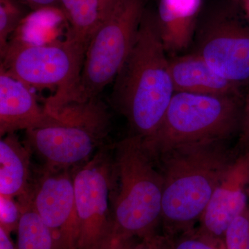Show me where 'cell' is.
I'll use <instances>...</instances> for the list:
<instances>
[{
  "label": "cell",
  "mask_w": 249,
  "mask_h": 249,
  "mask_svg": "<svg viewBox=\"0 0 249 249\" xmlns=\"http://www.w3.org/2000/svg\"><path fill=\"white\" fill-rule=\"evenodd\" d=\"M238 154L227 140L181 144L151 154L163 179L162 234L173 237L197 226Z\"/></svg>",
  "instance_id": "obj_1"
},
{
  "label": "cell",
  "mask_w": 249,
  "mask_h": 249,
  "mask_svg": "<svg viewBox=\"0 0 249 249\" xmlns=\"http://www.w3.org/2000/svg\"><path fill=\"white\" fill-rule=\"evenodd\" d=\"M157 18L144 13L137 39L116 78L113 104L127 119L130 135L151 138L175 91Z\"/></svg>",
  "instance_id": "obj_2"
},
{
  "label": "cell",
  "mask_w": 249,
  "mask_h": 249,
  "mask_svg": "<svg viewBox=\"0 0 249 249\" xmlns=\"http://www.w3.org/2000/svg\"><path fill=\"white\" fill-rule=\"evenodd\" d=\"M113 231L139 240L157 233L163 179L143 139L129 135L113 147Z\"/></svg>",
  "instance_id": "obj_3"
},
{
  "label": "cell",
  "mask_w": 249,
  "mask_h": 249,
  "mask_svg": "<svg viewBox=\"0 0 249 249\" xmlns=\"http://www.w3.org/2000/svg\"><path fill=\"white\" fill-rule=\"evenodd\" d=\"M47 111L40 125L26 131V143L40 157L43 168L75 169L103 147L110 119L98 98L73 101Z\"/></svg>",
  "instance_id": "obj_4"
},
{
  "label": "cell",
  "mask_w": 249,
  "mask_h": 249,
  "mask_svg": "<svg viewBox=\"0 0 249 249\" xmlns=\"http://www.w3.org/2000/svg\"><path fill=\"white\" fill-rule=\"evenodd\" d=\"M87 47L70 35L61 42L42 45L15 39L0 52V67L32 89H53L45 106L55 110L74 101Z\"/></svg>",
  "instance_id": "obj_5"
},
{
  "label": "cell",
  "mask_w": 249,
  "mask_h": 249,
  "mask_svg": "<svg viewBox=\"0 0 249 249\" xmlns=\"http://www.w3.org/2000/svg\"><path fill=\"white\" fill-rule=\"evenodd\" d=\"M243 102L242 96L175 92L160 128L144 143L155 155L181 144L229 141L238 133Z\"/></svg>",
  "instance_id": "obj_6"
},
{
  "label": "cell",
  "mask_w": 249,
  "mask_h": 249,
  "mask_svg": "<svg viewBox=\"0 0 249 249\" xmlns=\"http://www.w3.org/2000/svg\"><path fill=\"white\" fill-rule=\"evenodd\" d=\"M144 13V0H113L93 34L75 101L98 98L115 80L134 45Z\"/></svg>",
  "instance_id": "obj_7"
},
{
  "label": "cell",
  "mask_w": 249,
  "mask_h": 249,
  "mask_svg": "<svg viewBox=\"0 0 249 249\" xmlns=\"http://www.w3.org/2000/svg\"><path fill=\"white\" fill-rule=\"evenodd\" d=\"M103 146L73 169L75 205L79 227L78 249H93L113 232V156Z\"/></svg>",
  "instance_id": "obj_8"
},
{
  "label": "cell",
  "mask_w": 249,
  "mask_h": 249,
  "mask_svg": "<svg viewBox=\"0 0 249 249\" xmlns=\"http://www.w3.org/2000/svg\"><path fill=\"white\" fill-rule=\"evenodd\" d=\"M73 172L42 168L25 196L52 232L55 249H78Z\"/></svg>",
  "instance_id": "obj_9"
},
{
  "label": "cell",
  "mask_w": 249,
  "mask_h": 249,
  "mask_svg": "<svg viewBox=\"0 0 249 249\" xmlns=\"http://www.w3.org/2000/svg\"><path fill=\"white\" fill-rule=\"evenodd\" d=\"M196 53L220 76L242 88L249 86V27L217 19L202 32Z\"/></svg>",
  "instance_id": "obj_10"
},
{
  "label": "cell",
  "mask_w": 249,
  "mask_h": 249,
  "mask_svg": "<svg viewBox=\"0 0 249 249\" xmlns=\"http://www.w3.org/2000/svg\"><path fill=\"white\" fill-rule=\"evenodd\" d=\"M249 152H240L210 199L196 228L204 235L224 242L232 222L249 204Z\"/></svg>",
  "instance_id": "obj_11"
},
{
  "label": "cell",
  "mask_w": 249,
  "mask_h": 249,
  "mask_svg": "<svg viewBox=\"0 0 249 249\" xmlns=\"http://www.w3.org/2000/svg\"><path fill=\"white\" fill-rule=\"evenodd\" d=\"M32 88L0 67V136L27 131L40 125L47 118Z\"/></svg>",
  "instance_id": "obj_12"
},
{
  "label": "cell",
  "mask_w": 249,
  "mask_h": 249,
  "mask_svg": "<svg viewBox=\"0 0 249 249\" xmlns=\"http://www.w3.org/2000/svg\"><path fill=\"white\" fill-rule=\"evenodd\" d=\"M175 92L241 96L240 88L220 76L197 53L170 60Z\"/></svg>",
  "instance_id": "obj_13"
},
{
  "label": "cell",
  "mask_w": 249,
  "mask_h": 249,
  "mask_svg": "<svg viewBox=\"0 0 249 249\" xmlns=\"http://www.w3.org/2000/svg\"><path fill=\"white\" fill-rule=\"evenodd\" d=\"M0 140V196L20 198L27 196L31 186L32 150L15 133Z\"/></svg>",
  "instance_id": "obj_14"
},
{
  "label": "cell",
  "mask_w": 249,
  "mask_h": 249,
  "mask_svg": "<svg viewBox=\"0 0 249 249\" xmlns=\"http://www.w3.org/2000/svg\"><path fill=\"white\" fill-rule=\"evenodd\" d=\"M201 0H160L157 18L167 53L181 52L191 43Z\"/></svg>",
  "instance_id": "obj_15"
},
{
  "label": "cell",
  "mask_w": 249,
  "mask_h": 249,
  "mask_svg": "<svg viewBox=\"0 0 249 249\" xmlns=\"http://www.w3.org/2000/svg\"><path fill=\"white\" fill-rule=\"evenodd\" d=\"M62 14L70 24L68 35L88 46L102 22L107 8L101 0H60Z\"/></svg>",
  "instance_id": "obj_16"
},
{
  "label": "cell",
  "mask_w": 249,
  "mask_h": 249,
  "mask_svg": "<svg viewBox=\"0 0 249 249\" xmlns=\"http://www.w3.org/2000/svg\"><path fill=\"white\" fill-rule=\"evenodd\" d=\"M22 212L18 224L16 249H55L53 235L27 197L18 199Z\"/></svg>",
  "instance_id": "obj_17"
},
{
  "label": "cell",
  "mask_w": 249,
  "mask_h": 249,
  "mask_svg": "<svg viewBox=\"0 0 249 249\" xmlns=\"http://www.w3.org/2000/svg\"><path fill=\"white\" fill-rule=\"evenodd\" d=\"M24 16L16 0H0V52L7 47L10 36L19 27Z\"/></svg>",
  "instance_id": "obj_18"
},
{
  "label": "cell",
  "mask_w": 249,
  "mask_h": 249,
  "mask_svg": "<svg viewBox=\"0 0 249 249\" xmlns=\"http://www.w3.org/2000/svg\"><path fill=\"white\" fill-rule=\"evenodd\" d=\"M170 238V249H226L224 242L204 235L196 227Z\"/></svg>",
  "instance_id": "obj_19"
},
{
  "label": "cell",
  "mask_w": 249,
  "mask_h": 249,
  "mask_svg": "<svg viewBox=\"0 0 249 249\" xmlns=\"http://www.w3.org/2000/svg\"><path fill=\"white\" fill-rule=\"evenodd\" d=\"M224 245L226 249H249V204L228 229Z\"/></svg>",
  "instance_id": "obj_20"
},
{
  "label": "cell",
  "mask_w": 249,
  "mask_h": 249,
  "mask_svg": "<svg viewBox=\"0 0 249 249\" xmlns=\"http://www.w3.org/2000/svg\"><path fill=\"white\" fill-rule=\"evenodd\" d=\"M22 212V205L16 198L0 196V227L6 232H16Z\"/></svg>",
  "instance_id": "obj_21"
},
{
  "label": "cell",
  "mask_w": 249,
  "mask_h": 249,
  "mask_svg": "<svg viewBox=\"0 0 249 249\" xmlns=\"http://www.w3.org/2000/svg\"><path fill=\"white\" fill-rule=\"evenodd\" d=\"M238 134L237 150L240 152H249V86L248 92L244 98Z\"/></svg>",
  "instance_id": "obj_22"
},
{
  "label": "cell",
  "mask_w": 249,
  "mask_h": 249,
  "mask_svg": "<svg viewBox=\"0 0 249 249\" xmlns=\"http://www.w3.org/2000/svg\"><path fill=\"white\" fill-rule=\"evenodd\" d=\"M136 238L119 235L113 231L103 243L93 249H133Z\"/></svg>",
  "instance_id": "obj_23"
},
{
  "label": "cell",
  "mask_w": 249,
  "mask_h": 249,
  "mask_svg": "<svg viewBox=\"0 0 249 249\" xmlns=\"http://www.w3.org/2000/svg\"><path fill=\"white\" fill-rule=\"evenodd\" d=\"M133 249H170V238L163 234L156 233L139 240Z\"/></svg>",
  "instance_id": "obj_24"
},
{
  "label": "cell",
  "mask_w": 249,
  "mask_h": 249,
  "mask_svg": "<svg viewBox=\"0 0 249 249\" xmlns=\"http://www.w3.org/2000/svg\"><path fill=\"white\" fill-rule=\"evenodd\" d=\"M36 11L47 9H60V0H22Z\"/></svg>",
  "instance_id": "obj_25"
},
{
  "label": "cell",
  "mask_w": 249,
  "mask_h": 249,
  "mask_svg": "<svg viewBox=\"0 0 249 249\" xmlns=\"http://www.w3.org/2000/svg\"><path fill=\"white\" fill-rule=\"evenodd\" d=\"M0 249H16L11 234L0 227Z\"/></svg>",
  "instance_id": "obj_26"
},
{
  "label": "cell",
  "mask_w": 249,
  "mask_h": 249,
  "mask_svg": "<svg viewBox=\"0 0 249 249\" xmlns=\"http://www.w3.org/2000/svg\"><path fill=\"white\" fill-rule=\"evenodd\" d=\"M241 5H242V9L245 11L246 16L249 20V0H239Z\"/></svg>",
  "instance_id": "obj_27"
},
{
  "label": "cell",
  "mask_w": 249,
  "mask_h": 249,
  "mask_svg": "<svg viewBox=\"0 0 249 249\" xmlns=\"http://www.w3.org/2000/svg\"><path fill=\"white\" fill-rule=\"evenodd\" d=\"M248 194H249V188H248Z\"/></svg>",
  "instance_id": "obj_28"
},
{
  "label": "cell",
  "mask_w": 249,
  "mask_h": 249,
  "mask_svg": "<svg viewBox=\"0 0 249 249\" xmlns=\"http://www.w3.org/2000/svg\"><path fill=\"white\" fill-rule=\"evenodd\" d=\"M103 1H106V0H103Z\"/></svg>",
  "instance_id": "obj_29"
}]
</instances>
